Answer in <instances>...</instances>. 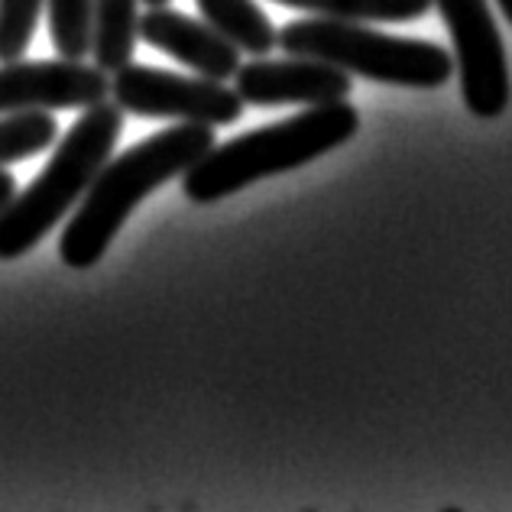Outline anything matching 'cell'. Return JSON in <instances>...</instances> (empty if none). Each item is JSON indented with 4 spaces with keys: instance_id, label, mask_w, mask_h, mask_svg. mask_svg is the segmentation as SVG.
Instances as JSON below:
<instances>
[{
    "instance_id": "1",
    "label": "cell",
    "mask_w": 512,
    "mask_h": 512,
    "mask_svg": "<svg viewBox=\"0 0 512 512\" xmlns=\"http://www.w3.org/2000/svg\"><path fill=\"white\" fill-rule=\"evenodd\" d=\"M214 146V127L185 124L166 127L140 140L133 150L107 159L94 175L75 218L59 237V256L69 269H88L114 244L130 211L156 192L159 185L179 179Z\"/></svg>"
},
{
    "instance_id": "2",
    "label": "cell",
    "mask_w": 512,
    "mask_h": 512,
    "mask_svg": "<svg viewBox=\"0 0 512 512\" xmlns=\"http://www.w3.org/2000/svg\"><path fill=\"white\" fill-rule=\"evenodd\" d=\"M360 130L354 104L331 101L305 107L302 114L279 120L273 127L250 130L244 137L214 143L198 163L182 175V192L195 205H214L269 175H282L315 163L344 146Z\"/></svg>"
},
{
    "instance_id": "3",
    "label": "cell",
    "mask_w": 512,
    "mask_h": 512,
    "mask_svg": "<svg viewBox=\"0 0 512 512\" xmlns=\"http://www.w3.org/2000/svg\"><path fill=\"white\" fill-rule=\"evenodd\" d=\"M124 130V111L107 98L75 120L56 153L23 195L0 211V260H20L85 198L94 175L111 159Z\"/></svg>"
},
{
    "instance_id": "4",
    "label": "cell",
    "mask_w": 512,
    "mask_h": 512,
    "mask_svg": "<svg viewBox=\"0 0 512 512\" xmlns=\"http://www.w3.org/2000/svg\"><path fill=\"white\" fill-rule=\"evenodd\" d=\"M276 46L289 56L321 59L338 69L396 88H441L454 75V56L422 39H399L367 23L350 20H292L276 33Z\"/></svg>"
},
{
    "instance_id": "5",
    "label": "cell",
    "mask_w": 512,
    "mask_h": 512,
    "mask_svg": "<svg viewBox=\"0 0 512 512\" xmlns=\"http://www.w3.org/2000/svg\"><path fill=\"white\" fill-rule=\"evenodd\" d=\"M111 101L124 114L153 120H185V124L227 127L244 114V98L214 78H188L179 72L124 65L111 78Z\"/></svg>"
},
{
    "instance_id": "6",
    "label": "cell",
    "mask_w": 512,
    "mask_h": 512,
    "mask_svg": "<svg viewBox=\"0 0 512 512\" xmlns=\"http://www.w3.org/2000/svg\"><path fill=\"white\" fill-rule=\"evenodd\" d=\"M454 43V65L461 75V98L480 120L500 117L509 107L506 46L490 13V0H435Z\"/></svg>"
},
{
    "instance_id": "7",
    "label": "cell",
    "mask_w": 512,
    "mask_h": 512,
    "mask_svg": "<svg viewBox=\"0 0 512 512\" xmlns=\"http://www.w3.org/2000/svg\"><path fill=\"white\" fill-rule=\"evenodd\" d=\"M111 98V78L85 59L0 62V114L88 111Z\"/></svg>"
},
{
    "instance_id": "8",
    "label": "cell",
    "mask_w": 512,
    "mask_h": 512,
    "mask_svg": "<svg viewBox=\"0 0 512 512\" xmlns=\"http://www.w3.org/2000/svg\"><path fill=\"white\" fill-rule=\"evenodd\" d=\"M234 91L244 98V104L256 107H282V104H331L344 101L354 91V75L328 65L321 59L308 56H289V59H263L240 62L234 75Z\"/></svg>"
},
{
    "instance_id": "9",
    "label": "cell",
    "mask_w": 512,
    "mask_h": 512,
    "mask_svg": "<svg viewBox=\"0 0 512 512\" xmlns=\"http://www.w3.org/2000/svg\"><path fill=\"white\" fill-rule=\"evenodd\" d=\"M140 39L214 82H227L240 69V49L231 39L208 20H195L169 7H150V13L140 17Z\"/></svg>"
},
{
    "instance_id": "10",
    "label": "cell",
    "mask_w": 512,
    "mask_h": 512,
    "mask_svg": "<svg viewBox=\"0 0 512 512\" xmlns=\"http://www.w3.org/2000/svg\"><path fill=\"white\" fill-rule=\"evenodd\" d=\"M140 0H94L91 20V59L107 75L120 72L133 62L140 39Z\"/></svg>"
},
{
    "instance_id": "11",
    "label": "cell",
    "mask_w": 512,
    "mask_h": 512,
    "mask_svg": "<svg viewBox=\"0 0 512 512\" xmlns=\"http://www.w3.org/2000/svg\"><path fill=\"white\" fill-rule=\"evenodd\" d=\"M198 10L214 30L224 33L240 52L266 56L276 49V26L256 0H198Z\"/></svg>"
},
{
    "instance_id": "12",
    "label": "cell",
    "mask_w": 512,
    "mask_h": 512,
    "mask_svg": "<svg viewBox=\"0 0 512 512\" xmlns=\"http://www.w3.org/2000/svg\"><path fill=\"white\" fill-rule=\"evenodd\" d=\"M276 4L350 23H409L422 20L435 0H276Z\"/></svg>"
},
{
    "instance_id": "13",
    "label": "cell",
    "mask_w": 512,
    "mask_h": 512,
    "mask_svg": "<svg viewBox=\"0 0 512 512\" xmlns=\"http://www.w3.org/2000/svg\"><path fill=\"white\" fill-rule=\"evenodd\" d=\"M59 130L49 111H20L0 114V169L10 163L46 153L56 143Z\"/></svg>"
},
{
    "instance_id": "14",
    "label": "cell",
    "mask_w": 512,
    "mask_h": 512,
    "mask_svg": "<svg viewBox=\"0 0 512 512\" xmlns=\"http://www.w3.org/2000/svg\"><path fill=\"white\" fill-rule=\"evenodd\" d=\"M49 36L62 59L91 56V20L94 0H46Z\"/></svg>"
},
{
    "instance_id": "15",
    "label": "cell",
    "mask_w": 512,
    "mask_h": 512,
    "mask_svg": "<svg viewBox=\"0 0 512 512\" xmlns=\"http://www.w3.org/2000/svg\"><path fill=\"white\" fill-rule=\"evenodd\" d=\"M46 0H0V62L23 59Z\"/></svg>"
},
{
    "instance_id": "16",
    "label": "cell",
    "mask_w": 512,
    "mask_h": 512,
    "mask_svg": "<svg viewBox=\"0 0 512 512\" xmlns=\"http://www.w3.org/2000/svg\"><path fill=\"white\" fill-rule=\"evenodd\" d=\"M13 195H17V182H13V175L7 169H0V211L10 205Z\"/></svg>"
},
{
    "instance_id": "17",
    "label": "cell",
    "mask_w": 512,
    "mask_h": 512,
    "mask_svg": "<svg viewBox=\"0 0 512 512\" xmlns=\"http://www.w3.org/2000/svg\"><path fill=\"white\" fill-rule=\"evenodd\" d=\"M496 4H500V10L506 13V20L512 23V0H496Z\"/></svg>"
},
{
    "instance_id": "18",
    "label": "cell",
    "mask_w": 512,
    "mask_h": 512,
    "mask_svg": "<svg viewBox=\"0 0 512 512\" xmlns=\"http://www.w3.org/2000/svg\"><path fill=\"white\" fill-rule=\"evenodd\" d=\"M143 4H150V7H166L169 0H143Z\"/></svg>"
}]
</instances>
